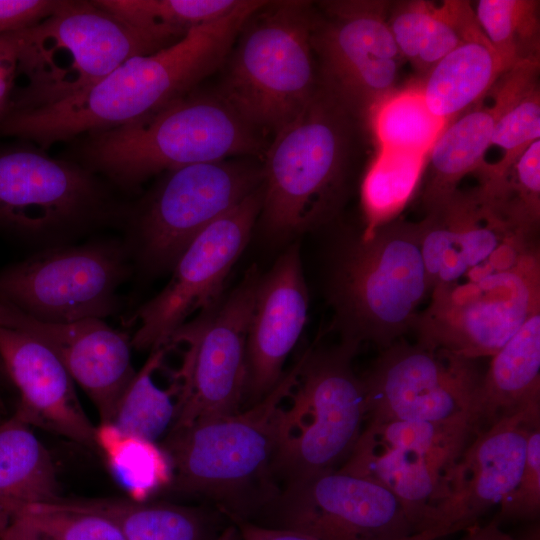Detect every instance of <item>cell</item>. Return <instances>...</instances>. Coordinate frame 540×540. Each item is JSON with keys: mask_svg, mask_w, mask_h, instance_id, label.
Segmentation results:
<instances>
[{"mask_svg": "<svg viewBox=\"0 0 540 540\" xmlns=\"http://www.w3.org/2000/svg\"><path fill=\"white\" fill-rule=\"evenodd\" d=\"M265 1L241 0L226 16L190 29L154 53L127 59L95 84L51 105L8 113L0 132L42 148L151 116L220 68L247 19Z\"/></svg>", "mask_w": 540, "mask_h": 540, "instance_id": "cell-1", "label": "cell"}, {"mask_svg": "<svg viewBox=\"0 0 540 540\" xmlns=\"http://www.w3.org/2000/svg\"><path fill=\"white\" fill-rule=\"evenodd\" d=\"M265 150L262 134L217 92L193 90L151 116L86 135L77 162L128 192L160 172Z\"/></svg>", "mask_w": 540, "mask_h": 540, "instance_id": "cell-2", "label": "cell"}, {"mask_svg": "<svg viewBox=\"0 0 540 540\" xmlns=\"http://www.w3.org/2000/svg\"><path fill=\"white\" fill-rule=\"evenodd\" d=\"M303 361L249 408L170 430L161 443L173 466L170 488L209 497L232 518L263 504L259 492L272 502L277 419Z\"/></svg>", "mask_w": 540, "mask_h": 540, "instance_id": "cell-3", "label": "cell"}, {"mask_svg": "<svg viewBox=\"0 0 540 540\" xmlns=\"http://www.w3.org/2000/svg\"><path fill=\"white\" fill-rule=\"evenodd\" d=\"M357 118L321 82L264 152L261 220L287 236L327 221L338 208Z\"/></svg>", "mask_w": 540, "mask_h": 540, "instance_id": "cell-4", "label": "cell"}, {"mask_svg": "<svg viewBox=\"0 0 540 540\" xmlns=\"http://www.w3.org/2000/svg\"><path fill=\"white\" fill-rule=\"evenodd\" d=\"M428 294L418 222L396 218L335 253L329 300L342 342L385 349L413 330Z\"/></svg>", "mask_w": 540, "mask_h": 540, "instance_id": "cell-5", "label": "cell"}, {"mask_svg": "<svg viewBox=\"0 0 540 540\" xmlns=\"http://www.w3.org/2000/svg\"><path fill=\"white\" fill-rule=\"evenodd\" d=\"M311 2L266 1L242 26L217 93L261 134L294 120L320 85Z\"/></svg>", "mask_w": 540, "mask_h": 540, "instance_id": "cell-6", "label": "cell"}, {"mask_svg": "<svg viewBox=\"0 0 540 540\" xmlns=\"http://www.w3.org/2000/svg\"><path fill=\"white\" fill-rule=\"evenodd\" d=\"M7 36L15 50L17 76L25 77L7 114L59 102L95 84L127 59L169 46L92 1H65L50 17Z\"/></svg>", "mask_w": 540, "mask_h": 540, "instance_id": "cell-7", "label": "cell"}, {"mask_svg": "<svg viewBox=\"0 0 540 540\" xmlns=\"http://www.w3.org/2000/svg\"><path fill=\"white\" fill-rule=\"evenodd\" d=\"M129 210L111 183L77 161L34 148L0 151L1 234L67 244L95 229L124 226Z\"/></svg>", "mask_w": 540, "mask_h": 540, "instance_id": "cell-8", "label": "cell"}, {"mask_svg": "<svg viewBox=\"0 0 540 540\" xmlns=\"http://www.w3.org/2000/svg\"><path fill=\"white\" fill-rule=\"evenodd\" d=\"M358 349L341 341L304 353L277 419L273 474L285 485L340 468L354 449L366 423L364 386L352 365Z\"/></svg>", "mask_w": 540, "mask_h": 540, "instance_id": "cell-9", "label": "cell"}, {"mask_svg": "<svg viewBox=\"0 0 540 540\" xmlns=\"http://www.w3.org/2000/svg\"><path fill=\"white\" fill-rule=\"evenodd\" d=\"M132 269L124 240L47 246L0 270V302L45 323L104 319L121 309Z\"/></svg>", "mask_w": 540, "mask_h": 540, "instance_id": "cell-10", "label": "cell"}, {"mask_svg": "<svg viewBox=\"0 0 540 540\" xmlns=\"http://www.w3.org/2000/svg\"><path fill=\"white\" fill-rule=\"evenodd\" d=\"M263 184L262 166L220 160L170 170L152 193L130 208L124 240L132 262L174 267L193 239Z\"/></svg>", "mask_w": 540, "mask_h": 540, "instance_id": "cell-11", "label": "cell"}, {"mask_svg": "<svg viewBox=\"0 0 540 540\" xmlns=\"http://www.w3.org/2000/svg\"><path fill=\"white\" fill-rule=\"evenodd\" d=\"M418 313L417 340L477 360L492 357L540 311L539 248L513 265L434 288Z\"/></svg>", "mask_w": 540, "mask_h": 540, "instance_id": "cell-12", "label": "cell"}, {"mask_svg": "<svg viewBox=\"0 0 540 540\" xmlns=\"http://www.w3.org/2000/svg\"><path fill=\"white\" fill-rule=\"evenodd\" d=\"M477 432L470 417L437 423L367 421L338 469L387 488L405 506L418 532L432 533V512L446 493L457 460Z\"/></svg>", "mask_w": 540, "mask_h": 540, "instance_id": "cell-13", "label": "cell"}, {"mask_svg": "<svg viewBox=\"0 0 540 540\" xmlns=\"http://www.w3.org/2000/svg\"><path fill=\"white\" fill-rule=\"evenodd\" d=\"M261 275L256 266L214 310L198 314L172 337L186 344L171 387L176 417L170 430L240 411L246 398V340Z\"/></svg>", "mask_w": 540, "mask_h": 540, "instance_id": "cell-14", "label": "cell"}, {"mask_svg": "<svg viewBox=\"0 0 540 540\" xmlns=\"http://www.w3.org/2000/svg\"><path fill=\"white\" fill-rule=\"evenodd\" d=\"M391 1L318 2L312 47L320 82L356 117L394 91L403 58L390 32Z\"/></svg>", "mask_w": 540, "mask_h": 540, "instance_id": "cell-15", "label": "cell"}, {"mask_svg": "<svg viewBox=\"0 0 540 540\" xmlns=\"http://www.w3.org/2000/svg\"><path fill=\"white\" fill-rule=\"evenodd\" d=\"M476 361L400 338L361 377L366 422L473 420L483 378Z\"/></svg>", "mask_w": 540, "mask_h": 540, "instance_id": "cell-16", "label": "cell"}, {"mask_svg": "<svg viewBox=\"0 0 540 540\" xmlns=\"http://www.w3.org/2000/svg\"><path fill=\"white\" fill-rule=\"evenodd\" d=\"M262 196L261 186L193 239L175 263L166 286L130 317V322L138 323L131 338L133 348L151 352L169 347L191 315L219 305L225 280L260 215Z\"/></svg>", "mask_w": 540, "mask_h": 540, "instance_id": "cell-17", "label": "cell"}, {"mask_svg": "<svg viewBox=\"0 0 540 540\" xmlns=\"http://www.w3.org/2000/svg\"><path fill=\"white\" fill-rule=\"evenodd\" d=\"M278 527L319 540H435L419 533L402 502L381 484L340 469L285 485L271 502Z\"/></svg>", "mask_w": 540, "mask_h": 540, "instance_id": "cell-18", "label": "cell"}, {"mask_svg": "<svg viewBox=\"0 0 540 540\" xmlns=\"http://www.w3.org/2000/svg\"><path fill=\"white\" fill-rule=\"evenodd\" d=\"M418 226L430 293L509 267L539 248L537 234L505 219L477 187L457 189L425 211Z\"/></svg>", "mask_w": 540, "mask_h": 540, "instance_id": "cell-19", "label": "cell"}, {"mask_svg": "<svg viewBox=\"0 0 540 540\" xmlns=\"http://www.w3.org/2000/svg\"><path fill=\"white\" fill-rule=\"evenodd\" d=\"M540 410L505 417L476 433L457 460L446 493L434 508L429 531L439 538L478 523L499 506L520 476L529 428Z\"/></svg>", "mask_w": 540, "mask_h": 540, "instance_id": "cell-20", "label": "cell"}, {"mask_svg": "<svg viewBox=\"0 0 540 540\" xmlns=\"http://www.w3.org/2000/svg\"><path fill=\"white\" fill-rule=\"evenodd\" d=\"M0 326L20 330L44 344L95 405L100 423H109L136 374L131 338L103 319L45 323L0 302Z\"/></svg>", "mask_w": 540, "mask_h": 540, "instance_id": "cell-21", "label": "cell"}, {"mask_svg": "<svg viewBox=\"0 0 540 540\" xmlns=\"http://www.w3.org/2000/svg\"><path fill=\"white\" fill-rule=\"evenodd\" d=\"M0 359L18 394L17 418L97 450L96 427L81 406L74 380L50 349L20 330L0 326Z\"/></svg>", "mask_w": 540, "mask_h": 540, "instance_id": "cell-22", "label": "cell"}, {"mask_svg": "<svg viewBox=\"0 0 540 540\" xmlns=\"http://www.w3.org/2000/svg\"><path fill=\"white\" fill-rule=\"evenodd\" d=\"M309 297L297 245L261 275L246 340L247 388L251 404L280 381L286 358L306 323Z\"/></svg>", "mask_w": 540, "mask_h": 540, "instance_id": "cell-23", "label": "cell"}, {"mask_svg": "<svg viewBox=\"0 0 540 540\" xmlns=\"http://www.w3.org/2000/svg\"><path fill=\"white\" fill-rule=\"evenodd\" d=\"M533 410H540V311L491 357L472 417L480 431Z\"/></svg>", "mask_w": 540, "mask_h": 540, "instance_id": "cell-24", "label": "cell"}, {"mask_svg": "<svg viewBox=\"0 0 540 540\" xmlns=\"http://www.w3.org/2000/svg\"><path fill=\"white\" fill-rule=\"evenodd\" d=\"M59 497L49 451L31 426L8 416L0 423V537L26 508Z\"/></svg>", "mask_w": 540, "mask_h": 540, "instance_id": "cell-25", "label": "cell"}, {"mask_svg": "<svg viewBox=\"0 0 540 540\" xmlns=\"http://www.w3.org/2000/svg\"><path fill=\"white\" fill-rule=\"evenodd\" d=\"M78 509L111 520L125 540H241L235 524L218 528L206 510L170 502L120 498H66Z\"/></svg>", "mask_w": 540, "mask_h": 540, "instance_id": "cell-26", "label": "cell"}, {"mask_svg": "<svg viewBox=\"0 0 540 540\" xmlns=\"http://www.w3.org/2000/svg\"><path fill=\"white\" fill-rule=\"evenodd\" d=\"M503 73L482 31L441 58L419 84L428 109L448 123L479 104Z\"/></svg>", "mask_w": 540, "mask_h": 540, "instance_id": "cell-27", "label": "cell"}, {"mask_svg": "<svg viewBox=\"0 0 540 540\" xmlns=\"http://www.w3.org/2000/svg\"><path fill=\"white\" fill-rule=\"evenodd\" d=\"M498 116L496 107L479 103L444 126L427 156L421 190L425 211L455 192L460 181L485 162Z\"/></svg>", "mask_w": 540, "mask_h": 540, "instance_id": "cell-28", "label": "cell"}, {"mask_svg": "<svg viewBox=\"0 0 540 540\" xmlns=\"http://www.w3.org/2000/svg\"><path fill=\"white\" fill-rule=\"evenodd\" d=\"M538 63H526L505 71L488 94L499 111L491 145L503 150L493 164L480 168L499 171L511 165L522 152L540 138V92Z\"/></svg>", "mask_w": 540, "mask_h": 540, "instance_id": "cell-29", "label": "cell"}, {"mask_svg": "<svg viewBox=\"0 0 540 540\" xmlns=\"http://www.w3.org/2000/svg\"><path fill=\"white\" fill-rule=\"evenodd\" d=\"M95 440L109 470L127 491L129 499L149 501L152 495L171 487L173 466L161 444L125 434L111 423H100L96 427Z\"/></svg>", "mask_w": 540, "mask_h": 540, "instance_id": "cell-30", "label": "cell"}, {"mask_svg": "<svg viewBox=\"0 0 540 540\" xmlns=\"http://www.w3.org/2000/svg\"><path fill=\"white\" fill-rule=\"evenodd\" d=\"M427 153L379 149L361 185L365 228L370 237L379 227L396 219L418 189Z\"/></svg>", "mask_w": 540, "mask_h": 540, "instance_id": "cell-31", "label": "cell"}, {"mask_svg": "<svg viewBox=\"0 0 540 540\" xmlns=\"http://www.w3.org/2000/svg\"><path fill=\"white\" fill-rule=\"evenodd\" d=\"M96 6L167 44L233 11L241 0H96Z\"/></svg>", "mask_w": 540, "mask_h": 540, "instance_id": "cell-32", "label": "cell"}, {"mask_svg": "<svg viewBox=\"0 0 540 540\" xmlns=\"http://www.w3.org/2000/svg\"><path fill=\"white\" fill-rule=\"evenodd\" d=\"M367 119L379 149L427 154L447 124L428 109L419 83L392 91Z\"/></svg>", "mask_w": 540, "mask_h": 540, "instance_id": "cell-33", "label": "cell"}, {"mask_svg": "<svg viewBox=\"0 0 540 540\" xmlns=\"http://www.w3.org/2000/svg\"><path fill=\"white\" fill-rule=\"evenodd\" d=\"M478 191L505 219L537 234L540 222V140L531 143L508 167L479 168Z\"/></svg>", "mask_w": 540, "mask_h": 540, "instance_id": "cell-34", "label": "cell"}, {"mask_svg": "<svg viewBox=\"0 0 540 540\" xmlns=\"http://www.w3.org/2000/svg\"><path fill=\"white\" fill-rule=\"evenodd\" d=\"M474 12L504 72L525 63H540L538 0H480Z\"/></svg>", "mask_w": 540, "mask_h": 540, "instance_id": "cell-35", "label": "cell"}, {"mask_svg": "<svg viewBox=\"0 0 540 540\" xmlns=\"http://www.w3.org/2000/svg\"><path fill=\"white\" fill-rule=\"evenodd\" d=\"M169 348L150 352L118 402L109 423L121 432L157 442L170 431L176 417L175 393L172 387L159 388L153 380Z\"/></svg>", "mask_w": 540, "mask_h": 540, "instance_id": "cell-36", "label": "cell"}, {"mask_svg": "<svg viewBox=\"0 0 540 540\" xmlns=\"http://www.w3.org/2000/svg\"><path fill=\"white\" fill-rule=\"evenodd\" d=\"M18 517L50 540H125L111 520L73 507L62 496L29 506Z\"/></svg>", "mask_w": 540, "mask_h": 540, "instance_id": "cell-37", "label": "cell"}, {"mask_svg": "<svg viewBox=\"0 0 540 540\" xmlns=\"http://www.w3.org/2000/svg\"><path fill=\"white\" fill-rule=\"evenodd\" d=\"M481 32L469 1L445 0L436 4L413 68L425 75L446 54Z\"/></svg>", "mask_w": 540, "mask_h": 540, "instance_id": "cell-38", "label": "cell"}, {"mask_svg": "<svg viewBox=\"0 0 540 540\" xmlns=\"http://www.w3.org/2000/svg\"><path fill=\"white\" fill-rule=\"evenodd\" d=\"M540 512V422L533 424L527 434L524 464L512 491L499 505L495 516L504 519L532 520Z\"/></svg>", "mask_w": 540, "mask_h": 540, "instance_id": "cell-39", "label": "cell"}, {"mask_svg": "<svg viewBox=\"0 0 540 540\" xmlns=\"http://www.w3.org/2000/svg\"><path fill=\"white\" fill-rule=\"evenodd\" d=\"M436 3L426 0L391 2L387 22L404 61L413 67Z\"/></svg>", "mask_w": 540, "mask_h": 540, "instance_id": "cell-40", "label": "cell"}, {"mask_svg": "<svg viewBox=\"0 0 540 540\" xmlns=\"http://www.w3.org/2000/svg\"><path fill=\"white\" fill-rule=\"evenodd\" d=\"M65 1L0 0V35L17 32L40 23L57 12Z\"/></svg>", "mask_w": 540, "mask_h": 540, "instance_id": "cell-41", "label": "cell"}, {"mask_svg": "<svg viewBox=\"0 0 540 540\" xmlns=\"http://www.w3.org/2000/svg\"><path fill=\"white\" fill-rule=\"evenodd\" d=\"M17 78V59L7 34L0 35V121L7 114Z\"/></svg>", "mask_w": 540, "mask_h": 540, "instance_id": "cell-42", "label": "cell"}, {"mask_svg": "<svg viewBox=\"0 0 540 540\" xmlns=\"http://www.w3.org/2000/svg\"><path fill=\"white\" fill-rule=\"evenodd\" d=\"M241 540H319L291 528L265 526L242 518H233Z\"/></svg>", "mask_w": 540, "mask_h": 540, "instance_id": "cell-43", "label": "cell"}, {"mask_svg": "<svg viewBox=\"0 0 540 540\" xmlns=\"http://www.w3.org/2000/svg\"><path fill=\"white\" fill-rule=\"evenodd\" d=\"M464 535L458 540H530L518 539L500 527V522L493 519L489 523L480 525L476 523L464 530Z\"/></svg>", "mask_w": 540, "mask_h": 540, "instance_id": "cell-44", "label": "cell"}, {"mask_svg": "<svg viewBox=\"0 0 540 540\" xmlns=\"http://www.w3.org/2000/svg\"><path fill=\"white\" fill-rule=\"evenodd\" d=\"M0 540H50L29 523L18 517L8 526Z\"/></svg>", "mask_w": 540, "mask_h": 540, "instance_id": "cell-45", "label": "cell"}, {"mask_svg": "<svg viewBox=\"0 0 540 540\" xmlns=\"http://www.w3.org/2000/svg\"><path fill=\"white\" fill-rule=\"evenodd\" d=\"M6 414H7L6 408H5L2 396L0 394V423L8 417Z\"/></svg>", "mask_w": 540, "mask_h": 540, "instance_id": "cell-46", "label": "cell"}]
</instances>
